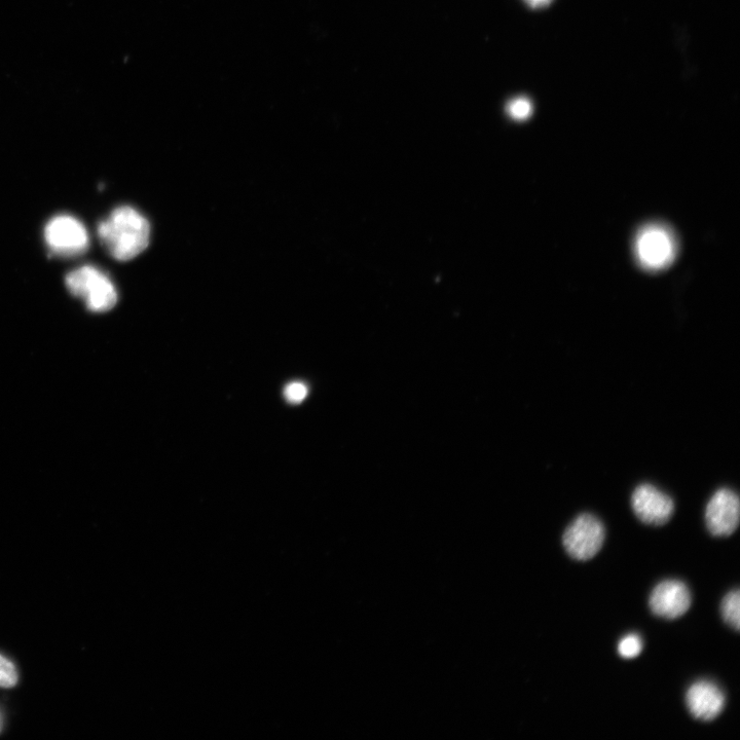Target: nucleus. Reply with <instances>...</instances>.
<instances>
[{"label": "nucleus", "mask_w": 740, "mask_h": 740, "mask_svg": "<svg viewBox=\"0 0 740 740\" xmlns=\"http://www.w3.org/2000/svg\"><path fill=\"white\" fill-rule=\"evenodd\" d=\"M643 640L637 634L625 636L618 644V654L624 659L637 658L643 651Z\"/></svg>", "instance_id": "11"}, {"label": "nucleus", "mask_w": 740, "mask_h": 740, "mask_svg": "<svg viewBox=\"0 0 740 740\" xmlns=\"http://www.w3.org/2000/svg\"><path fill=\"white\" fill-rule=\"evenodd\" d=\"M685 702L690 715L695 720L712 722L723 713L726 697L716 683L701 680L688 688Z\"/></svg>", "instance_id": "9"}, {"label": "nucleus", "mask_w": 740, "mask_h": 740, "mask_svg": "<svg viewBox=\"0 0 740 740\" xmlns=\"http://www.w3.org/2000/svg\"><path fill=\"white\" fill-rule=\"evenodd\" d=\"M507 113L513 120L525 121L533 114V104L528 98H515L508 103Z\"/></svg>", "instance_id": "12"}, {"label": "nucleus", "mask_w": 740, "mask_h": 740, "mask_svg": "<svg viewBox=\"0 0 740 740\" xmlns=\"http://www.w3.org/2000/svg\"><path fill=\"white\" fill-rule=\"evenodd\" d=\"M69 292L83 300L94 313L113 310L118 303V292L113 281L97 268L86 266L66 276Z\"/></svg>", "instance_id": "2"}, {"label": "nucleus", "mask_w": 740, "mask_h": 740, "mask_svg": "<svg viewBox=\"0 0 740 740\" xmlns=\"http://www.w3.org/2000/svg\"><path fill=\"white\" fill-rule=\"evenodd\" d=\"M724 622L739 632L740 628V592L738 589L728 592L721 604Z\"/></svg>", "instance_id": "10"}, {"label": "nucleus", "mask_w": 740, "mask_h": 740, "mask_svg": "<svg viewBox=\"0 0 740 740\" xmlns=\"http://www.w3.org/2000/svg\"><path fill=\"white\" fill-rule=\"evenodd\" d=\"M284 396L290 403H301L308 396V388L301 382H293L285 388Z\"/></svg>", "instance_id": "14"}, {"label": "nucleus", "mask_w": 740, "mask_h": 740, "mask_svg": "<svg viewBox=\"0 0 740 740\" xmlns=\"http://www.w3.org/2000/svg\"><path fill=\"white\" fill-rule=\"evenodd\" d=\"M98 235L108 253L119 262H128L150 244V222L130 206L115 209L101 222Z\"/></svg>", "instance_id": "1"}, {"label": "nucleus", "mask_w": 740, "mask_h": 740, "mask_svg": "<svg viewBox=\"0 0 740 740\" xmlns=\"http://www.w3.org/2000/svg\"><path fill=\"white\" fill-rule=\"evenodd\" d=\"M632 506L642 523L654 527L669 523L675 512L674 500L652 485H641L635 490Z\"/></svg>", "instance_id": "8"}, {"label": "nucleus", "mask_w": 740, "mask_h": 740, "mask_svg": "<svg viewBox=\"0 0 740 740\" xmlns=\"http://www.w3.org/2000/svg\"><path fill=\"white\" fill-rule=\"evenodd\" d=\"M636 256L647 271L659 272L673 264L677 255L674 233L662 225H649L637 236Z\"/></svg>", "instance_id": "3"}, {"label": "nucleus", "mask_w": 740, "mask_h": 740, "mask_svg": "<svg viewBox=\"0 0 740 740\" xmlns=\"http://www.w3.org/2000/svg\"><path fill=\"white\" fill-rule=\"evenodd\" d=\"M18 674L15 665L0 655V687L12 688L17 685Z\"/></svg>", "instance_id": "13"}, {"label": "nucleus", "mask_w": 740, "mask_h": 740, "mask_svg": "<svg viewBox=\"0 0 740 740\" xmlns=\"http://www.w3.org/2000/svg\"><path fill=\"white\" fill-rule=\"evenodd\" d=\"M45 239L55 255L74 257L89 249V235L77 218L59 215L52 218L45 228Z\"/></svg>", "instance_id": "5"}, {"label": "nucleus", "mask_w": 740, "mask_h": 740, "mask_svg": "<svg viewBox=\"0 0 740 740\" xmlns=\"http://www.w3.org/2000/svg\"><path fill=\"white\" fill-rule=\"evenodd\" d=\"M706 524L714 537H729L737 530L740 518L739 498L729 489L717 491L706 508Z\"/></svg>", "instance_id": "7"}, {"label": "nucleus", "mask_w": 740, "mask_h": 740, "mask_svg": "<svg viewBox=\"0 0 740 740\" xmlns=\"http://www.w3.org/2000/svg\"><path fill=\"white\" fill-rule=\"evenodd\" d=\"M525 2L534 9H540L550 5L553 0H525Z\"/></svg>", "instance_id": "15"}, {"label": "nucleus", "mask_w": 740, "mask_h": 740, "mask_svg": "<svg viewBox=\"0 0 740 740\" xmlns=\"http://www.w3.org/2000/svg\"><path fill=\"white\" fill-rule=\"evenodd\" d=\"M3 724H4L3 717H2V715H0V732H2Z\"/></svg>", "instance_id": "16"}, {"label": "nucleus", "mask_w": 740, "mask_h": 740, "mask_svg": "<svg viewBox=\"0 0 740 740\" xmlns=\"http://www.w3.org/2000/svg\"><path fill=\"white\" fill-rule=\"evenodd\" d=\"M606 538L603 523L595 515L583 513L566 529L563 545L569 557L586 562L601 551Z\"/></svg>", "instance_id": "4"}, {"label": "nucleus", "mask_w": 740, "mask_h": 740, "mask_svg": "<svg viewBox=\"0 0 740 740\" xmlns=\"http://www.w3.org/2000/svg\"><path fill=\"white\" fill-rule=\"evenodd\" d=\"M692 605L689 587L680 580L670 579L658 583L651 592V612L662 619L675 620L683 617Z\"/></svg>", "instance_id": "6"}]
</instances>
